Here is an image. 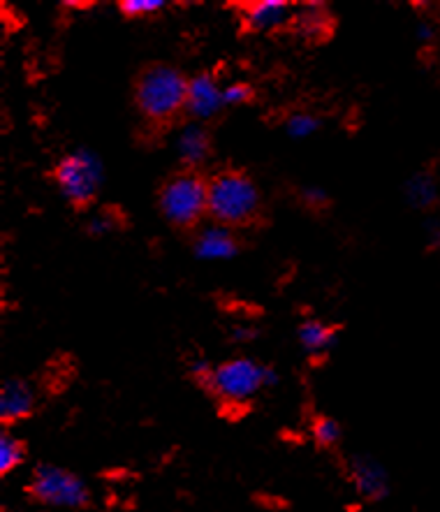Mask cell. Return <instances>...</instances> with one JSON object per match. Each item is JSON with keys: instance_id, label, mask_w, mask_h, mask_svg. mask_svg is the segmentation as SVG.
Listing matches in <instances>:
<instances>
[{"instance_id": "1", "label": "cell", "mask_w": 440, "mask_h": 512, "mask_svg": "<svg viewBox=\"0 0 440 512\" xmlns=\"http://www.w3.org/2000/svg\"><path fill=\"white\" fill-rule=\"evenodd\" d=\"M190 79L163 61H149L132 77V105L139 114V144L158 146L167 135L188 123Z\"/></svg>"}, {"instance_id": "2", "label": "cell", "mask_w": 440, "mask_h": 512, "mask_svg": "<svg viewBox=\"0 0 440 512\" xmlns=\"http://www.w3.org/2000/svg\"><path fill=\"white\" fill-rule=\"evenodd\" d=\"M209 221L234 232L271 223L258 181L244 167L220 165L209 172Z\"/></svg>"}, {"instance_id": "3", "label": "cell", "mask_w": 440, "mask_h": 512, "mask_svg": "<svg viewBox=\"0 0 440 512\" xmlns=\"http://www.w3.org/2000/svg\"><path fill=\"white\" fill-rule=\"evenodd\" d=\"M158 209L181 237H195L209 221V172L179 165L160 181Z\"/></svg>"}, {"instance_id": "4", "label": "cell", "mask_w": 440, "mask_h": 512, "mask_svg": "<svg viewBox=\"0 0 440 512\" xmlns=\"http://www.w3.org/2000/svg\"><path fill=\"white\" fill-rule=\"evenodd\" d=\"M276 373L267 364H260L251 357H232L214 367L209 383L202 392L211 394L218 401L220 413H244L251 399L264 385L274 383Z\"/></svg>"}, {"instance_id": "5", "label": "cell", "mask_w": 440, "mask_h": 512, "mask_svg": "<svg viewBox=\"0 0 440 512\" xmlns=\"http://www.w3.org/2000/svg\"><path fill=\"white\" fill-rule=\"evenodd\" d=\"M26 496L38 506L88 510L91 508V489L70 468L56 464H38L33 468Z\"/></svg>"}, {"instance_id": "6", "label": "cell", "mask_w": 440, "mask_h": 512, "mask_svg": "<svg viewBox=\"0 0 440 512\" xmlns=\"http://www.w3.org/2000/svg\"><path fill=\"white\" fill-rule=\"evenodd\" d=\"M49 177L65 195L75 214H84L98 200V174L88 158L65 156L51 167Z\"/></svg>"}, {"instance_id": "7", "label": "cell", "mask_w": 440, "mask_h": 512, "mask_svg": "<svg viewBox=\"0 0 440 512\" xmlns=\"http://www.w3.org/2000/svg\"><path fill=\"white\" fill-rule=\"evenodd\" d=\"M38 406V394L24 378H7L0 387V422L3 429L31 420Z\"/></svg>"}, {"instance_id": "8", "label": "cell", "mask_w": 440, "mask_h": 512, "mask_svg": "<svg viewBox=\"0 0 440 512\" xmlns=\"http://www.w3.org/2000/svg\"><path fill=\"white\" fill-rule=\"evenodd\" d=\"M336 17L329 12L325 3L304 5V10L290 19V28L299 38H304L308 45H325L336 33Z\"/></svg>"}, {"instance_id": "9", "label": "cell", "mask_w": 440, "mask_h": 512, "mask_svg": "<svg viewBox=\"0 0 440 512\" xmlns=\"http://www.w3.org/2000/svg\"><path fill=\"white\" fill-rule=\"evenodd\" d=\"M190 246L197 258L204 260H220V258H234L246 248V241L239 237V232L220 228V225H211V228H202L195 237H190Z\"/></svg>"}, {"instance_id": "10", "label": "cell", "mask_w": 440, "mask_h": 512, "mask_svg": "<svg viewBox=\"0 0 440 512\" xmlns=\"http://www.w3.org/2000/svg\"><path fill=\"white\" fill-rule=\"evenodd\" d=\"M225 102L223 93L218 91V84L211 72H200L190 79V95H188V121L200 119L209 121L223 112Z\"/></svg>"}, {"instance_id": "11", "label": "cell", "mask_w": 440, "mask_h": 512, "mask_svg": "<svg viewBox=\"0 0 440 512\" xmlns=\"http://www.w3.org/2000/svg\"><path fill=\"white\" fill-rule=\"evenodd\" d=\"M348 478L366 501H383L390 492L385 468L371 457H352L348 462Z\"/></svg>"}, {"instance_id": "12", "label": "cell", "mask_w": 440, "mask_h": 512, "mask_svg": "<svg viewBox=\"0 0 440 512\" xmlns=\"http://www.w3.org/2000/svg\"><path fill=\"white\" fill-rule=\"evenodd\" d=\"M234 10L239 14L241 33H260L269 26H278L281 19L288 14V0H253V3H234Z\"/></svg>"}, {"instance_id": "13", "label": "cell", "mask_w": 440, "mask_h": 512, "mask_svg": "<svg viewBox=\"0 0 440 512\" xmlns=\"http://www.w3.org/2000/svg\"><path fill=\"white\" fill-rule=\"evenodd\" d=\"M216 140L214 133L204 126H190L181 135V165L204 170V165L214 158Z\"/></svg>"}, {"instance_id": "14", "label": "cell", "mask_w": 440, "mask_h": 512, "mask_svg": "<svg viewBox=\"0 0 440 512\" xmlns=\"http://www.w3.org/2000/svg\"><path fill=\"white\" fill-rule=\"evenodd\" d=\"M343 332V325H329L322 320H304L297 329L299 343L308 353H322L329 346H334L336 336Z\"/></svg>"}, {"instance_id": "15", "label": "cell", "mask_w": 440, "mask_h": 512, "mask_svg": "<svg viewBox=\"0 0 440 512\" xmlns=\"http://www.w3.org/2000/svg\"><path fill=\"white\" fill-rule=\"evenodd\" d=\"M28 457V443L21 438L12 436L10 429H3L0 434V475H10L12 471L26 462Z\"/></svg>"}, {"instance_id": "16", "label": "cell", "mask_w": 440, "mask_h": 512, "mask_svg": "<svg viewBox=\"0 0 440 512\" xmlns=\"http://www.w3.org/2000/svg\"><path fill=\"white\" fill-rule=\"evenodd\" d=\"M341 436V424L334 418H329V415L318 413L311 420V438L320 450H334L341 443Z\"/></svg>"}, {"instance_id": "17", "label": "cell", "mask_w": 440, "mask_h": 512, "mask_svg": "<svg viewBox=\"0 0 440 512\" xmlns=\"http://www.w3.org/2000/svg\"><path fill=\"white\" fill-rule=\"evenodd\" d=\"M123 228H128L126 209L116 207V204H107V207L102 209V214L95 218V221L88 223L86 232L88 234H105V232L123 230Z\"/></svg>"}, {"instance_id": "18", "label": "cell", "mask_w": 440, "mask_h": 512, "mask_svg": "<svg viewBox=\"0 0 440 512\" xmlns=\"http://www.w3.org/2000/svg\"><path fill=\"white\" fill-rule=\"evenodd\" d=\"M116 7H119L123 19L137 21V19H149L153 14L163 12L165 3H160V0H121Z\"/></svg>"}, {"instance_id": "19", "label": "cell", "mask_w": 440, "mask_h": 512, "mask_svg": "<svg viewBox=\"0 0 440 512\" xmlns=\"http://www.w3.org/2000/svg\"><path fill=\"white\" fill-rule=\"evenodd\" d=\"M255 100H258V91L248 82H237L223 91L225 105H253Z\"/></svg>"}, {"instance_id": "20", "label": "cell", "mask_w": 440, "mask_h": 512, "mask_svg": "<svg viewBox=\"0 0 440 512\" xmlns=\"http://www.w3.org/2000/svg\"><path fill=\"white\" fill-rule=\"evenodd\" d=\"M302 202L308 211H327L332 207L329 197L320 190H302Z\"/></svg>"}, {"instance_id": "21", "label": "cell", "mask_w": 440, "mask_h": 512, "mask_svg": "<svg viewBox=\"0 0 440 512\" xmlns=\"http://www.w3.org/2000/svg\"><path fill=\"white\" fill-rule=\"evenodd\" d=\"M318 123H315V119H311V116H297V119H292L290 123V130L295 135H306L308 130H313Z\"/></svg>"}, {"instance_id": "22", "label": "cell", "mask_w": 440, "mask_h": 512, "mask_svg": "<svg viewBox=\"0 0 440 512\" xmlns=\"http://www.w3.org/2000/svg\"><path fill=\"white\" fill-rule=\"evenodd\" d=\"M438 244H440V237H438Z\"/></svg>"}]
</instances>
